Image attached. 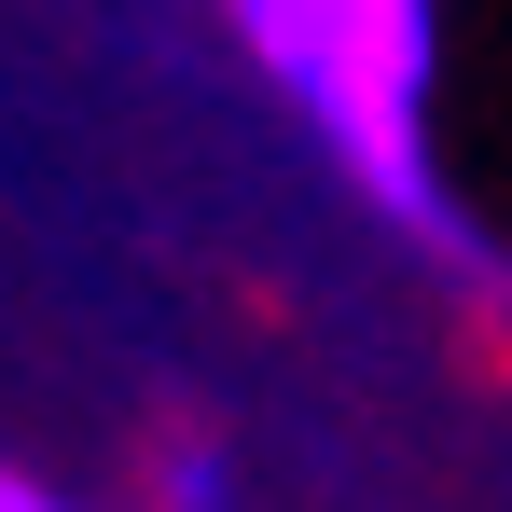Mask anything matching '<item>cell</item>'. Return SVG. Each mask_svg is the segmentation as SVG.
I'll use <instances>...</instances> for the list:
<instances>
[{
	"label": "cell",
	"instance_id": "1",
	"mask_svg": "<svg viewBox=\"0 0 512 512\" xmlns=\"http://www.w3.org/2000/svg\"><path fill=\"white\" fill-rule=\"evenodd\" d=\"M222 14L374 208L443 222V194H429V0H222Z\"/></svg>",
	"mask_w": 512,
	"mask_h": 512
},
{
	"label": "cell",
	"instance_id": "2",
	"mask_svg": "<svg viewBox=\"0 0 512 512\" xmlns=\"http://www.w3.org/2000/svg\"><path fill=\"white\" fill-rule=\"evenodd\" d=\"M167 499L180 512H222V457H167Z\"/></svg>",
	"mask_w": 512,
	"mask_h": 512
},
{
	"label": "cell",
	"instance_id": "3",
	"mask_svg": "<svg viewBox=\"0 0 512 512\" xmlns=\"http://www.w3.org/2000/svg\"><path fill=\"white\" fill-rule=\"evenodd\" d=\"M0 512H70V499H42V485H28V471H0Z\"/></svg>",
	"mask_w": 512,
	"mask_h": 512
}]
</instances>
